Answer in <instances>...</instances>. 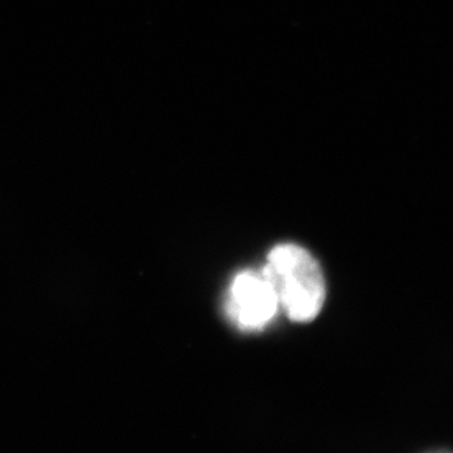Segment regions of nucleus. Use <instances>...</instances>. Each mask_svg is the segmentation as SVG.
Instances as JSON below:
<instances>
[{"instance_id":"obj_1","label":"nucleus","mask_w":453,"mask_h":453,"mask_svg":"<svg viewBox=\"0 0 453 453\" xmlns=\"http://www.w3.org/2000/svg\"><path fill=\"white\" fill-rule=\"evenodd\" d=\"M262 273L273 284L288 319L308 323L319 317L327 295L326 280L319 262L306 249L295 243L275 246Z\"/></svg>"},{"instance_id":"obj_2","label":"nucleus","mask_w":453,"mask_h":453,"mask_svg":"<svg viewBox=\"0 0 453 453\" xmlns=\"http://www.w3.org/2000/svg\"><path fill=\"white\" fill-rule=\"evenodd\" d=\"M226 314L246 332L262 330L274 319L280 303L270 280L261 271H243L231 283Z\"/></svg>"}]
</instances>
